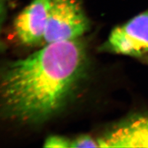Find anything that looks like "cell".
Here are the masks:
<instances>
[{
	"label": "cell",
	"instance_id": "cell-1",
	"mask_svg": "<svg viewBox=\"0 0 148 148\" xmlns=\"http://www.w3.org/2000/svg\"><path fill=\"white\" fill-rule=\"evenodd\" d=\"M85 50L77 40L46 44L25 58L8 64L1 81L7 117L38 123L59 112L84 70Z\"/></svg>",
	"mask_w": 148,
	"mask_h": 148
},
{
	"label": "cell",
	"instance_id": "cell-2",
	"mask_svg": "<svg viewBox=\"0 0 148 148\" xmlns=\"http://www.w3.org/2000/svg\"><path fill=\"white\" fill-rule=\"evenodd\" d=\"M88 27L81 0H51L43 42L78 40Z\"/></svg>",
	"mask_w": 148,
	"mask_h": 148
},
{
	"label": "cell",
	"instance_id": "cell-3",
	"mask_svg": "<svg viewBox=\"0 0 148 148\" xmlns=\"http://www.w3.org/2000/svg\"><path fill=\"white\" fill-rule=\"evenodd\" d=\"M104 47L112 53L134 57L148 54V9L115 27Z\"/></svg>",
	"mask_w": 148,
	"mask_h": 148
},
{
	"label": "cell",
	"instance_id": "cell-4",
	"mask_svg": "<svg viewBox=\"0 0 148 148\" xmlns=\"http://www.w3.org/2000/svg\"><path fill=\"white\" fill-rule=\"evenodd\" d=\"M51 0H32L16 17V34L25 45H35L43 41Z\"/></svg>",
	"mask_w": 148,
	"mask_h": 148
},
{
	"label": "cell",
	"instance_id": "cell-5",
	"mask_svg": "<svg viewBox=\"0 0 148 148\" xmlns=\"http://www.w3.org/2000/svg\"><path fill=\"white\" fill-rule=\"evenodd\" d=\"M98 141L99 147H148V114L129 117Z\"/></svg>",
	"mask_w": 148,
	"mask_h": 148
},
{
	"label": "cell",
	"instance_id": "cell-6",
	"mask_svg": "<svg viewBox=\"0 0 148 148\" xmlns=\"http://www.w3.org/2000/svg\"><path fill=\"white\" fill-rule=\"evenodd\" d=\"M71 141L61 136H51L47 138L43 145L45 147H71Z\"/></svg>",
	"mask_w": 148,
	"mask_h": 148
},
{
	"label": "cell",
	"instance_id": "cell-7",
	"mask_svg": "<svg viewBox=\"0 0 148 148\" xmlns=\"http://www.w3.org/2000/svg\"><path fill=\"white\" fill-rule=\"evenodd\" d=\"M98 141L88 135H82L71 141V147H98Z\"/></svg>",
	"mask_w": 148,
	"mask_h": 148
}]
</instances>
